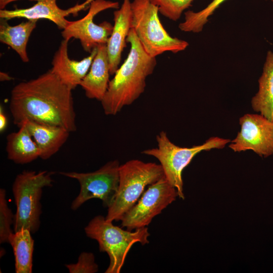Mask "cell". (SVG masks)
Wrapping results in <instances>:
<instances>
[{"label": "cell", "instance_id": "cell-9", "mask_svg": "<svg viewBox=\"0 0 273 273\" xmlns=\"http://www.w3.org/2000/svg\"><path fill=\"white\" fill-rule=\"evenodd\" d=\"M178 196L165 176L149 186L138 202L122 217V228L128 231L146 227Z\"/></svg>", "mask_w": 273, "mask_h": 273}, {"label": "cell", "instance_id": "cell-14", "mask_svg": "<svg viewBox=\"0 0 273 273\" xmlns=\"http://www.w3.org/2000/svg\"><path fill=\"white\" fill-rule=\"evenodd\" d=\"M113 14V28L106 44L110 75H114L119 68L122 53L126 47V38L131 28L130 0H123L121 7Z\"/></svg>", "mask_w": 273, "mask_h": 273}, {"label": "cell", "instance_id": "cell-6", "mask_svg": "<svg viewBox=\"0 0 273 273\" xmlns=\"http://www.w3.org/2000/svg\"><path fill=\"white\" fill-rule=\"evenodd\" d=\"M52 172L24 170L18 174L12 191L16 205L13 222L14 232L27 229L35 233L40 226V202L42 189L53 185Z\"/></svg>", "mask_w": 273, "mask_h": 273}, {"label": "cell", "instance_id": "cell-27", "mask_svg": "<svg viewBox=\"0 0 273 273\" xmlns=\"http://www.w3.org/2000/svg\"><path fill=\"white\" fill-rule=\"evenodd\" d=\"M0 79L1 81L11 80L12 79V77L10 76L8 74L3 72H1Z\"/></svg>", "mask_w": 273, "mask_h": 273}, {"label": "cell", "instance_id": "cell-24", "mask_svg": "<svg viewBox=\"0 0 273 273\" xmlns=\"http://www.w3.org/2000/svg\"><path fill=\"white\" fill-rule=\"evenodd\" d=\"M70 273H95L98 271L94 255L90 252H82L76 263L65 265Z\"/></svg>", "mask_w": 273, "mask_h": 273}, {"label": "cell", "instance_id": "cell-7", "mask_svg": "<svg viewBox=\"0 0 273 273\" xmlns=\"http://www.w3.org/2000/svg\"><path fill=\"white\" fill-rule=\"evenodd\" d=\"M156 141L157 148L145 150L142 153L158 159L165 178L176 189L178 197L182 199H185L182 172L194 156L203 151L222 149L230 142L229 139L211 137L201 145L191 148L180 147L170 141L164 131L157 135Z\"/></svg>", "mask_w": 273, "mask_h": 273}, {"label": "cell", "instance_id": "cell-19", "mask_svg": "<svg viewBox=\"0 0 273 273\" xmlns=\"http://www.w3.org/2000/svg\"><path fill=\"white\" fill-rule=\"evenodd\" d=\"M0 41L10 47L24 63L29 61L27 52L28 41L36 26L37 20H27L15 25H10L7 20L1 19Z\"/></svg>", "mask_w": 273, "mask_h": 273}, {"label": "cell", "instance_id": "cell-15", "mask_svg": "<svg viewBox=\"0 0 273 273\" xmlns=\"http://www.w3.org/2000/svg\"><path fill=\"white\" fill-rule=\"evenodd\" d=\"M110 75L106 44H100L89 71L79 85L86 97L101 102L108 89Z\"/></svg>", "mask_w": 273, "mask_h": 273}, {"label": "cell", "instance_id": "cell-4", "mask_svg": "<svg viewBox=\"0 0 273 273\" xmlns=\"http://www.w3.org/2000/svg\"><path fill=\"white\" fill-rule=\"evenodd\" d=\"M84 231L88 237L98 242L100 251L106 252L109 257L110 263L105 273H119L132 245L136 243L142 245L149 243L147 227L133 232L124 230L100 215L94 217Z\"/></svg>", "mask_w": 273, "mask_h": 273}, {"label": "cell", "instance_id": "cell-23", "mask_svg": "<svg viewBox=\"0 0 273 273\" xmlns=\"http://www.w3.org/2000/svg\"><path fill=\"white\" fill-rule=\"evenodd\" d=\"M14 215L9 208L6 199V191L0 189V243H9L10 235L13 233L11 225L13 224Z\"/></svg>", "mask_w": 273, "mask_h": 273}, {"label": "cell", "instance_id": "cell-12", "mask_svg": "<svg viewBox=\"0 0 273 273\" xmlns=\"http://www.w3.org/2000/svg\"><path fill=\"white\" fill-rule=\"evenodd\" d=\"M36 2L33 6L26 9L16 8L14 10H1L0 18L10 20L14 18H25L30 20L48 19L63 30L68 22L65 17L70 14L77 16L79 12L89 8L93 0H86L81 4H77L67 10L60 9L57 4V0H30Z\"/></svg>", "mask_w": 273, "mask_h": 273}, {"label": "cell", "instance_id": "cell-18", "mask_svg": "<svg viewBox=\"0 0 273 273\" xmlns=\"http://www.w3.org/2000/svg\"><path fill=\"white\" fill-rule=\"evenodd\" d=\"M258 83V91L251 100L252 108L273 121V52L270 51L267 53Z\"/></svg>", "mask_w": 273, "mask_h": 273}, {"label": "cell", "instance_id": "cell-5", "mask_svg": "<svg viewBox=\"0 0 273 273\" xmlns=\"http://www.w3.org/2000/svg\"><path fill=\"white\" fill-rule=\"evenodd\" d=\"M131 7V28L149 55L156 58L166 52L177 53L188 47L187 41L166 31L159 19L158 7L150 0H133Z\"/></svg>", "mask_w": 273, "mask_h": 273}, {"label": "cell", "instance_id": "cell-1", "mask_svg": "<svg viewBox=\"0 0 273 273\" xmlns=\"http://www.w3.org/2000/svg\"><path fill=\"white\" fill-rule=\"evenodd\" d=\"M72 90L51 69L18 83L11 92L9 102L14 124L19 127L29 120L76 131Z\"/></svg>", "mask_w": 273, "mask_h": 273}, {"label": "cell", "instance_id": "cell-8", "mask_svg": "<svg viewBox=\"0 0 273 273\" xmlns=\"http://www.w3.org/2000/svg\"><path fill=\"white\" fill-rule=\"evenodd\" d=\"M119 162L110 161L91 172H61L64 176L76 179L80 189L71 208L76 210L92 199L102 200L104 207H109L117 193L119 181Z\"/></svg>", "mask_w": 273, "mask_h": 273}, {"label": "cell", "instance_id": "cell-13", "mask_svg": "<svg viewBox=\"0 0 273 273\" xmlns=\"http://www.w3.org/2000/svg\"><path fill=\"white\" fill-rule=\"evenodd\" d=\"M69 40L64 39L55 52L51 70L72 90L75 88L87 73L93 61L97 54V48L94 49L90 55L80 61L71 60L68 54Z\"/></svg>", "mask_w": 273, "mask_h": 273}, {"label": "cell", "instance_id": "cell-17", "mask_svg": "<svg viewBox=\"0 0 273 273\" xmlns=\"http://www.w3.org/2000/svg\"><path fill=\"white\" fill-rule=\"evenodd\" d=\"M19 128L6 138L8 158L16 163L23 164L40 158V150L26 126L22 124Z\"/></svg>", "mask_w": 273, "mask_h": 273}, {"label": "cell", "instance_id": "cell-25", "mask_svg": "<svg viewBox=\"0 0 273 273\" xmlns=\"http://www.w3.org/2000/svg\"><path fill=\"white\" fill-rule=\"evenodd\" d=\"M8 120L7 116L4 113L3 107H0V131L3 132L7 128Z\"/></svg>", "mask_w": 273, "mask_h": 273}, {"label": "cell", "instance_id": "cell-11", "mask_svg": "<svg viewBox=\"0 0 273 273\" xmlns=\"http://www.w3.org/2000/svg\"><path fill=\"white\" fill-rule=\"evenodd\" d=\"M241 128L229 147L235 152L251 150L261 157L273 155V121L261 114H246L239 120Z\"/></svg>", "mask_w": 273, "mask_h": 273}, {"label": "cell", "instance_id": "cell-10", "mask_svg": "<svg viewBox=\"0 0 273 273\" xmlns=\"http://www.w3.org/2000/svg\"><path fill=\"white\" fill-rule=\"evenodd\" d=\"M119 3L107 0H93L87 14L80 19L69 21L61 32L64 39L73 38L80 40L83 50L90 53L99 45L107 44L113 25L107 21L96 24L94 18L100 12L109 9H118Z\"/></svg>", "mask_w": 273, "mask_h": 273}, {"label": "cell", "instance_id": "cell-26", "mask_svg": "<svg viewBox=\"0 0 273 273\" xmlns=\"http://www.w3.org/2000/svg\"><path fill=\"white\" fill-rule=\"evenodd\" d=\"M19 0H0V9L3 10L10 3Z\"/></svg>", "mask_w": 273, "mask_h": 273}, {"label": "cell", "instance_id": "cell-16", "mask_svg": "<svg viewBox=\"0 0 273 273\" xmlns=\"http://www.w3.org/2000/svg\"><path fill=\"white\" fill-rule=\"evenodd\" d=\"M22 124L29 131L40 150V158L43 160L56 154L67 141L70 133L64 128L56 125L29 120L24 121Z\"/></svg>", "mask_w": 273, "mask_h": 273}, {"label": "cell", "instance_id": "cell-22", "mask_svg": "<svg viewBox=\"0 0 273 273\" xmlns=\"http://www.w3.org/2000/svg\"><path fill=\"white\" fill-rule=\"evenodd\" d=\"M194 0H150L157 6L159 13L172 21H177L184 11L190 6Z\"/></svg>", "mask_w": 273, "mask_h": 273}, {"label": "cell", "instance_id": "cell-3", "mask_svg": "<svg viewBox=\"0 0 273 273\" xmlns=\"http://www.w3.org/2000/svg\"><path fill=\"white\" fill-rule=\"evenodd\" d=\"M164 177L160 164L131 160L119 167L117 193L108 208L105 219L109 222L121 220L124 215L138 202L145 188Z\"/></svg>", "mask_w": 273, "mask_h": 273}, {"label": "cell", "instance_id": "cell-21", "mask_svg": "<svg viewBox=\"0 0 273 273\" xmlns=\"http://www.w3.org/2000/svg\"><path fill=\"white\" fill-rule=\"evenodd\" d=\"M225 1L227 0H213L206 7L200 11H187L185 13L184 21L178 25L179 29L184 32H200L208 21V18Z\"/></svg>", "mask_w": 273, "mask_h": 273}, {"label": "cell", "instance_id": "cell-20", "mask_svg": "<svg viewBox=\"0 0 273 273\" xmlns=\"http://www.w3.org/2000/svg\"><path fill=\"white\" fill-rule=\"evenodd\" d=\"M31 232L22 229L13 232L10 236L9 243L13 249L16 273H31L34 240Z\"/></svg>", "mask_w": 273, "mask_h": 273}, {"label": "cell", "instance_id": "cell-2", "mask_svg": "<svg viewBox=\"0 0 273 273\" xmlns=\"http://www.w3.org/2000/svg\"><path fill=\"white\" fill-rule=\"evenodd\" d=\"M130 45L124 63L110 80L107 92L101 101L104 113L115 115L122 109L133 103L145 91L147 77L157 64L156 59L149 55L143 48L131 28L126 38Z\"/></svg>", "mask_w": 273, "mask_h": 273}]
</instances>
